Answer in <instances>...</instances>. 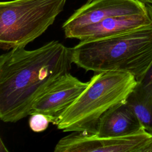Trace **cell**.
<instances>
[{"instance_id": "obj_2", "label": "cell", "mask_w": 152, "mask_h": 152, "mask_svg": "<svg viewBox=\"0 0 152 152\" xmlns=\"http://www.w3.org/2000/svg\"><path fill=\"white\" fill-rule=\"evenodd\" d=\"M69 50L72 63L87 71L125 72L138 81L152 62V22L116 36L80 41Z\"/></svg>"}, {"instance_id": "obj_11", "label": "cell", "mask_w": 152, "mask_h": 152, "mask_svg": "<svg viewBox=\"0 0 152 152\" xmlns=\"http://www.w3.org/2000/svg\"><path fill=\"white\" fill-rule=\"evenodd\" d=\"M29 126L35 132H40L46 130L51 119L47 116L42 113H33L31 115L29 119Z\"/></svg>"}, {"instance_id": "obj_3", "label": "cell", "mask_w": 152, "mask_h": 152, "mask_svg": "<svg viewBox=\"0 0 152 152\" xmlns=\"http://www.w3.org/2000/svg\"><path fill=\"white\" fill-rule=\"evenodd\" d=\"M137 84L135 77L128 72H96L55 124L64 132L96 133L101 116L112 107L125 102Z\"/></svg>"}, {"instance_id": "obj_10", "label": "cell", "mask_w": 152, "mask_h": 152, "mask_svg": "<svg viewBox=\"0 0 152 152\" xmlns=\"http://www.w3.org/2000/svg\"><path fill=\"white\" fill-rule=\"evenodd\" d=\"M126 102L137 115L142 127L152 134V93L137 84Z\"/></svg>"}, {"instance_id": "obj_6", "label": "cell", "mask_w": 152, "mask_h": 152, "mask_svg": "<svg viewBox=\"0 0 152 152\" xmlns=\"http://www.w3.org/2000/svg\"><path fill=\"white\" fill-rule=\"evenodd\" d=\"M138 0H90L77 10L63 24L64 34L109 17L148 13Z\"/></svg>"}, {"instance_id": "obj_9", "label": "cell", "mask_w": 152, "mask_h": 152, "mask_svg": "<svg viewBox=\"0 0 152 152\" xmlns=\"http://www.w3.org/2000/svg\"><path fill=\"white\" fill-rule=\"evenodd\" d=\"M143 128L125 101L112 107L101 116L96 134L100 137H121L136 133Z\"/></svg>"}, {"instance_id": "obj_13", "label": "cell", "mask_w": 152, "mask_h": 152, "mask_svg": "<svg viewBox=\"0 0 152 152\" xmlns=\"http://www.w3.org/2000/svg\"><path fill=\"white\" fill-rule=\"evenodd\" d=\"M0 150L1 151H8V150L6 148L5 145L3 143V141L2 140H1V142H0Z\"/></svg>"}, {"instance_id": "obj_7", "label": "cell", "mask_w": 152, "mask_h": 152, "mask_svg": "<svg viewBox=\"0 0 152 152\" xmlns=\"http://www.w3.org/2000/svg\"><path fill=\"white\" fill-rule=\"evenodd\" d=\"M88 84V82H83L69 72L65 74L36 100L31 115L43 114L55 124L62 113L83 92Z\"/></svg>"}, {"instance_id": "obj_14", "label": "cell", "mask_w": 152, "mask_h": 152, "mask_svg": "<svg viewBox=\"0 0 152 152\" xmlns=\"http://www.w3.org/2000/svg\"><path fill=\"white\" fill-rule=\"evenodd\" d=\"M144 4H152V0H138Z\"/></svg>"}, {"instance_id": "obj_5", "label": "cell", "mask_w": 152, "mask_h": 152, "mask_svg": "<svg viewBox=\"0 0 152 152\" xmlns=\"http://www.w3.org/2000/svg\"><path fill=\"white\" fill-rule=\"evenodd\" d=\"M55 152H152V134L145 129L121 137L74 131L62 137Z\"/></svg>"}, {"instance_id": "obj_4", "label": "cell", "mask_w": 152, "mask_h": 152, "mask_svg": "<svg viewBox=\"0 0 152 152\" xmlns=\"http://www.w3.org/2000/svg\"><path fill=\"white\" fill-rule=\"evenodd\" d=\"M66 0H14L0 3V48L26 47L54 23Z\"/></svg>"}, {"instance_id": "obj_1", "label": "cell", "mask_w": 152, "mask_h": 152, "mask_svg": "<svg viewBox=\"0 0 152 152\" xmlns=\"http://www.w3.org/2000/svg\"><path fill=\"white\" fill-rule=\"evenodd\" d=\"M72 62L69 48L56 40L34 50L25 47L0 56V119L16 122L31 115L36 100L62 76Z\"/></svg>"}, {"instance_id": "obj_12", "label": "cell", "mask_w": 152, "mask_h": 152, "mask_svg": "<svg viewBox=\"0 0 152 152\" xmlns=\"http://www.w3.org/2000/svg\"><path fill=\"white\" fill-rule=\"evenodd\" d=\"M152 20V4H145ZM137 85L144 90L152 93V62L143 77L137 81Z\"/></svg>"}, {"instance_id": "obj_8", "label": "cell", "mask_w": 152, "mask_h": 152, "mask_svg": "<svg viewBox=\"0 0 152 152\" xmlns=\"http://www.w3.org/2000/svg\"><path fill=\"white\" fill-rule=\"evenodd\" d=\"M151 22L148 12L115 16L75 29L65 33V36L67 38L77 39L80 41L97 40L129 31Z\"/></svg>"}]
</instances>
